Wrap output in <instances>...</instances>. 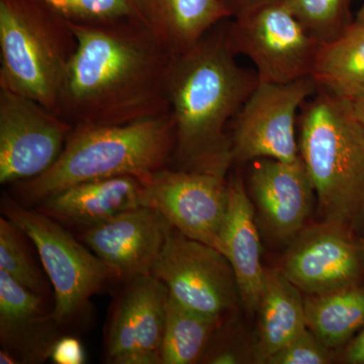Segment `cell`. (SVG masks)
Returning <instances> with one entry per match:
<instances>
[{
	"label": "cell",
	"instance_id": "cell-1",
	"mask_svg": "<svg viewBox=\"0 0 364 364\" xmlns=\"http://www.w3.org/2000/svg\"><path fill=\"white\" fill-rule=\"evenodd\" d=\"M69 25L76 49L60 90V117L74 127L102 126L170 112L172 55L143 23Z\"/></svg>",
	"mask_w": 364,
	"mask_h": 364
},
{
	"label": "cell",
	"instance_id": "cell-2",
	"mask_svg": "<svg viewBox=\"0 0 364 364\" xmlns=\"http://www.w3.org/2000/svg\"><path fill=\"white\" fill-rule=\"evenodd\" d=\"M235 57L225 21L171 57L167 97L176 131L173 168L227 176L234 164L227 124L259 83L257 72Z\"/></svg>",
	"mask_w": 364,
	"mask_h": 364
},
{
	"label": "cell",
	"instance_id": "cell-3",
	"mask_svg": "<svg viewBox=\"0 0 364 364\" xmlns=\"http://www.w3.org/2000/svg\"><path fill=\"white\" fill-rule=\"evenodd\" d=\"M176 147L171 114L124 124L75 126L57 161L14 183L18 202L37 205L81 182L117 176L144 179L169 167Z\"/></svg>",
	"mask_w": 364,
	"mask_h": 364
},
{
	"label": "cell",
	"instance_id": "cell-4",
	"mask_svg": "<svg viewBox=\"0 0 364 364\" xmlns=\"http://www.w3.org/2000/svg\"><path fill=\"white\" fill-rule=\"evenodd\" d=\"M299 156L323 221L354 231L364 225V132L349 100L318 90L299 117Z\"/></svg>",
	"mask_w": 364,
	"mask_h": 364
},
{
	"label": "cell",
	"instance_id": "cell-5",
	"mask_svg": "<svg viewBox=\"0 0 364 364\" xmlns=\"http://www.w3.org/2000/svg\"><path fill=\"white\" fill-rule=\"evenodd\" d=\"M76 49L68 21L46 0H0V87L56 112Z\"/></svg>",
	"mask_w": 364,
	"mask_h": 364
},
{
	"label": "cell",
	"instance_id": "cell-6",
	"mask_svg": "<svg viewBox=\"0 0 364 364\" xmlns=\"http://www.w3.org/2000/svg\"><path fill=\"white\" fill-rule=\"evenodd\" d=\"M1 212L16 225L36 249L54 289L55 322L64 327L87 310L90 299L116 274L58 221L41 210L26 207L4 193Z\"/></svg>",
	"mask_w": 364,
	"mask_h": 364
},
{
	"label": "cell",
	"instance_id": "cell-7",
	"mask_svg": "<svg viewBox=\"0 0 364 364\" xmlns=\"http://www.w3.org/2000/svg\"><path fill=\"white\" fill-rule=\"evenodd\" d=\"M225 33L232 52L252 61L261 82L289 83L310 77L321 45L284 0L225 21Z\"/></svg>",
	"mask_w": 364,
	"mask_h": 364
},
{
	"label": "cell",
	"instance_id": "cell-8",
	"mask_svg": "<svg viewBox=\"0 0 364 364\" xmlns=\"http://www.w3.org/2000/svg\"><path fill=\"white\" fill-rule=\"evenodd\" d=\"M312 77L289 83H258L233 119L230 132L233 163L259 158L293 162L299 156V111L317 93Z\"/></svg>",
	"mask_w": 364,
	"mask_h": 364
},
{
	"label": "cell",
	"instance_id": "cell-9",
	"mask_svg": "<svg viewBox=\"0 0 364 364\" xmlns=\"http://www.w3.org/2000/svg\"><path fill=\"white\" fill-rule=\"evenodd\" d=\"M151 274L182 306L223 320L240 299L233 268L218 249L172 227Z\"/></svg>",
	"mask_w": 364,
	"mask_h": 364
},
{
	"label": "cell",
	"instance_id": "cell-10",
	"mask_svg": "<svg viewBox=\"0 0 364 364\" xmlns=\"http://www.w3.org/2000/svg\"><path fill=\"white\" fill-rule=\"evenodd\" d=\"M143 182V207L157 210L184 236L222 252L229 203L226 174L166 167Z\"/></svg>",
	"mask_w": 364,
	"mask_h": 364
},
{
	"label": "cell",
	"instance_id": "cell-11",
	"mask_svg": "<svg viewBox=\"0 0 364 364\" xmlns=\"http://www.w3.org/2000/svg\"><path fill=\"white\" fill-rule=\"evenodd\" d=\"M73 129L32 98L0 87V183L44 173L61 155Z\"/></svg>",
	"mask_w": 364,
	"mask_h": 364
},
{
	"label": "cell",
	"instance_id": "cell-12",
	"mask_svg": "<svg viewBox=\"0 0 364 364\" xmlns=\"http://www.w3.org/2000/svg\"><path fill=\"white\" fill-rule=\"evenodd\" d=\"M280 270L306 296L360 284L364 249L346 228L329 221L306 226L287 245Z\"/></svg>",
	"mask_w": 364,
	"mask_h": 364
},
{
	"label": "cell",
	"instance_id": "cell-13",
	"mask_svg": "<svg viewBox=\"0 0 364 364\" xmlns=\"http://www.w3.org/2000/svg\"><path fill=\"white\" fill-rule=\"evenodd\" d=\"M169 291L152 274L126 280L112 305L105 337L111 364H161Z\"/></svg>",
	"mask_w": 364,
	"mask_h": 364
},
{
	"label": "cell",
	"instance_id": "cell-14",
	"mask_svg": "<svg viewBox=\"0 0 364 364\" xmlns=\"http://www.w3.org/2000/svg\"><path fill=\"white\" fill-rule=\"evenodd\" d=\"M247 191L256 219L275 243L287 244L305 229L316 193L301 158L293 162L272 158L251 161Z\"/></svg>",
	"mask_w": 364,
	"mask_h": 364
},
{
	"label": "cell",
	"instance_id": "cell-15",
	"mask_svg": "<svg viewBox=\"0 0 364 364\" xmlns=\"http://www.w3.org/2000/svg\"><path fill=\"white\" fill-rule=\"evenodd\" d=\"M171 229L157 210L139 207L83 230L80 241L126 282L151 274Z\"/></svg>",
	"mask_w": 364,
	"mask_h": 364
},
{
	"label": "cell",
	"instance_id": "cell-16",
	"mask_svg": "<svg viewBox=\"0 0 364 364\" xmlns=\"http://www.w3.org/2000/svg\"><path fill=\"white\" fill-rule=\"evenodd\" d=\"M61 327L44 309L43 296L0 272V343L20 363L51 358Z\"/></svg>",
	"mask_w": 364,
	"mask_h": 364
},
{
	"label": "cell",
	"instance_id": "cell-17",
	"mask_svg": "<svg viewBox=\"0 0 364 364\" xmlns=\"http://www.w3.org/2000/svg\"><path fill=\"white\" fill-rule=\"evenodd\" d=\"M228 193L222 253L233 268L242 303L253 313L257 310L265 274L255 208L245 182L238 174L228 179Z\"/></svg>",
	"mask_w": 364,
	"mask_h": 364
},
{
	"label": "cell",
	"instance_id": "cell-18",
	"mask_svg": "<svg viewBox=\"0 0 364 364\" xmlns=\"http://www.w3.org/2000/svg\"><path fill=\"white\" fill-rule=\"evenodd\" d=\"M143 179L117 176L81 182L38 203V210L72 226H97L112 218L143 207Z\"/></svg>",
	"mask_w": 364,
	"mask_h": 364
},
{
	"label": "cell",
	"instance_id": "cell-19",
	"mask_svg": "<svg viewBox=\"0 0 364 364\" xmlns=\"http://www.w3.org/2000/svg\"><path fill=\"white\" fill-rule=\"evenodd\" d=\"M143 25L172 56L186 51L231 14L220 0H134Z\"/></svg>",
	"mask_w": 364,
	"mask_h": 364
},
{
	"label": "cell",
	"instance_id": "cell-20",
	"mask_svg": "<svg viewBox=\"0 0 364 364\" xmlns=\"http://www.w3.org/2000/svg\"><path fill=\"white\" fill-rule=\"evenodd\" d=\"M301 294L280 268H265L251 350L254 363L267 364L273 354L305 331V301Z\"/></svg>",
	"mask_w": 364,
	"mask_h": 364
},
{
	"label": "cell",
	"instance_id": "cell-21",
	"mask_svg": "<svg viewBox=\"0 0 364 364\" xmlns=\"http://www.w3.org/2000/svg\"><path fill=\"white\" fill-rule=\"evenodd\" d=\"M311 77L318 90L343 100L364 93V23L353 21L336 39L320 45Z\"/></svg>",
	"mask_w": 364,
	"mask_h": 364
},
{
	"label": "cell",
	"instance_id": "cell-22",
	"mask_svg": "<svg viewBox=\"0 0 364 364\" xmlns=\"http://www.w3.org/2000/svg\"><path fill=\"white\" fill-rule=\"evenodd\" d=\"M306 328L329 348H336L364 327V287L360 284L306 296Z\"/></svg>",
	"mask_w": 364,
	"mask_h": 364
},
{
	"label": "cell",
	"instance_id": "cell-23",
	"mask_svg": "<svg viewBox=\"0 0 364 364\" xmlns=\"http://www.w3.org/2000/svg\"><path fill=\"white\" fill-rule=\"evenodd\" d=\"M223 320L182 306L170 296L167 303L161 364L200 363Z\"/></svg>",
	"mask_w": 364,
	"mask_h": 364
},
{
	"label": "cell",
	"instance_id": "cell-24",
	"mask_svg": "<svg viewBox=\"0 0 364 364\" xmlns=\"http://www.w3.org/2000/svg\"><path fill=\"white\" fill-rule=\"evenodd\" d=\"M306 32L321 45L338 38L353 23L354 0H284Z\"/></svg>",
	"mask_w": 364,
	"mask_h": 364
},
{
	"label": "cell",
	"instance_id": "cell-25",
	"mask_svg": "<svg viewBox=\"0 0 364 364\" xmlns=\"http://www.w3.org/2000/svg\"><path fill=\"white\" fill-rule=\"evenodd\" d=\"M25 237L13 222L4 215L0 218V272L33 293L44 296L47 284L23 240Z\"/></svg>",
	"mask_w": 364,
	"mask_h": 364
},
{
	"label": "cell",
	"instance_id": "cell-26",
	"mask_svg": "<svg viewBox=\"0 0 364 364\" xmlns=\"http://www.w3.org/2000/svg\"><path fill=\"white\" fill-rule=\"evenodd\" d=\"M67 21L105 26L140 23L134 0H46Z\"/></svg>",
	"mask_w": 364,
	"mask_h": 364
},
{
	"label": "cell",
	"instance_id": "cell-27",
	"mask_svg": "<svg viewBox=\"0 0 364 364\" xmlns=\"http://www.w3.org/2000/svg\"><path fill=\"white\" fill-rule=\"evenodd\" d=\"M332 349L323 344L306 328L268 359L267 364H328L334 355Z\"/></svg>",
	"mask_w": 364,
	"mask_h": 364
},
{
	"label": "cell",
	"instance_id": "cell-28",
	"mask_svg": "<svg viewBox=\"0 0 364 364\" xmlns=\"http://www.w3.org/2000/svg\"><path fill=\"white\" fill-rule=\"evenodd\" d=\"M51 359L56 364H82L86 361L85 351L75 337L62 336L54 345Z\"/></svg>",
	"mask_w": 364,
	"mask_h": 364
},
{
	"label": "cell",
	"instance_id": "cell-29",
	"mask_svg": "<svg viewBox=\"0 0 364 364\" xmlns=\"http://www.w3.org/2000/svg\"><path fill=\"white\" fill-rule=\"evenodd\" d=\"M275 1H279V0H220L231 14L232 18L247 14L253 9Z\"/></svg>",
	"mask_w": 364,
	"mask_h": 364
},
{
	"label": "cell",
	"instance_id": "cell-30",
	"mask_svg": "<svg viewBox=\"0 0 364 364\" xmlns=\"http://www.w3.org/2000/svg\"><path fill=\"white\" fill-rule=\"evenodd\" d=\"M343 360L350 364H364V327L345 350Z\"/></svg>",
	"mask_w": 364,
	"mask_h": 364
},
{
	"label": "cell",
	"instance_id": "cell-31",
	"mask_svg": "<svg viewBox=\"0 0 364 364\" xmlns=\"http://www.w3.org/2000/svg\"><path fill=\"white\" fill-rule=\"evenodd\" d=\"M354 116L364 132V93L350 102Z\"/></svg>",
	"mask_w": 364,
	"mask_h": 364
},
{
	"label": "cell",
	"instance_id": "cell-32",
	"mask_svg": "<svg viewBox=\"0 0 364 364\" xmlns=\"http://www.w3.org/2000/svg\"><path fill=\"white\" fill-rule=\"evenodd\" d=\"M0 363L1 364H18V359L11 352L1 349L0 350Z\"/></svg>",
	"mask_w": 364,
	"mask_h": 364
},
{
	"label": "cell",
	"instance_id": "cell-33",
	"mask_svg": "<svg viewBox=\"0 0 364 364\" xmlns=\"http://www.w3.org/2000/svg\"><path fill=\"white\" fill-rule=\"evenodd\" d=\"M356 21H359V23H364V2L361 9H359L358 16H356Z\"/></svg>",
	"mask_w": 364,
	"mask_h": 364
}]
</instances>
